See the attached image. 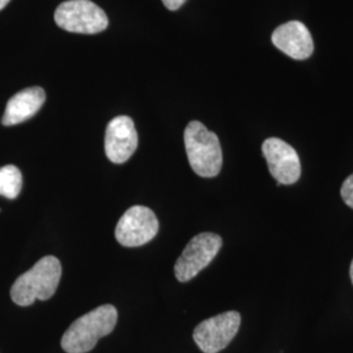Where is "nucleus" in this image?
<instances>
[{"instance_id":"f257e3e1","label":"nucleus","mask_w":353,"mask_h":353,"mask_svg":"<svg viewBox=\"0 0 353 353\" xmlns=\"http://www.w3.org/2000/svg\"><path fill=\"white\" fill-rule=\"evenodd\" d=\"M62 265L58 258L49 255L16 279L11 288V299L19 306H30L36 300L46 301L58 290Z\"/></svg>"},{"instance_id":"9d476101","label":"nucleus","mask_w":353,"mask_h":353,"mask_svg":"<svg viewBox=\"0 0 353 353\" xmlns=\"http://www.w3.org/2000/svg\"><path fill=\"white\" fill-rule=\"evenodd\" d=\"M272 43L296 61L307 59L314 51L312 34L301 21H290L276 28L272 33Z\"/></svg>"},{"instance_id":"f8f14e48","label":"nucleus","mask_w":353,"mask_h":353,"mask_svg":"<svg viewBox=\"0 0 353 353\" xmlns=\"http://www.w3.org/2000/svg\"><path fill=\"white\" fill-rule=\"evenodd\" d=\"M23 188V174L14 165L0 168V195L7 199H16Z\"/></svg>"},{"instance_id":"20e7f679","label":"nucleus","mask_w":353,"mask_h":353,"mask_svg":"<svg viewBox=\"0 0 353 353\" xmlns=\"http://www.w3.org/2000/svg\"><path fill=\"white\" fill-rule=\"evenodd\" d=\"M55 23L63 30L80 34H97L109 26L103 10L90 0H67L58 6Z\"/></svg>"},{"instance_id":"39448f33","label":"nucleus","mask_w":353,"mask_h":353,"mask_svg":"<svg viewBox=\"0 0 353 353\" xmlns=\"http://www.w3.org/2000/svg\"><path fill=\"white\" fill-rule=\"evenodd\" d=\"M221 246V237L214 233L205 232L191 239L181 256L176 259L174 265L176 280L186 283L195 278L214 261Z\"/></svg>"},{"instance_id":"6e6552de","label":"nucleus","mask_w":353,"mask_h":353,"mask_svg":"<svg viewBox=\"0 0 353 353\" xmlns=\"http://www.w3.org/2000/svg\"><path fill=\"white\" fill-rule=\"evenodd\" d=\"M268 170L278 185H293L301 176V163L296 150L279 138H268L262 145Z\"/></svg>"},{"instance_id":"4468645a","label":"nucleus","mask_w":353,"mask_h":353,"mask_svg":"<svg viewBox=\"0 0 353 353\" xmlns=\"http://www.w3.org/2000/svg\"><path fill=\"white\" fill-rule=\"evenodd\" d=\"M163 3L169 11H176L186 3V0H163Z\"/></svg>"},{"instance_id":"ddd939ff","label":"nucleus","mask_w":353,"mask_h":353,"mask_svg":"<svg viewBox=\"0 0 353 353\" xmlns=\"http://www.w3.org/2000/svg\"><path fill=\"white\" fill-rule=\"evenodd\" d=\"M341 195L344 203L353 210V174H351L343 182Z\"/></svg>"},{"instance_id":"7ed1b4c3","label":"nucleus","mask_w":353,"mask_h":353,"mask_svg":"<svg viewBox=\"0 0 353 353\" xmlns=\"http://www.w3.org/2000/svg\"><path fill=\"white\" fill-rule=\"evenodd\" d=\"M185 147L191 169L203 178H214L223 166V151L217 135L198 121L185 130Z\"/></svg>"},{"instance_id":"1a4fd4ad","label":"nucleus","mask_w":353,"mask_h":353,"mask_svg":"<svg viewBox=\"0 0 353 353\" xmlns=\"http://www.w3.org/2000/svg\"><path fill=\"white\" fill-rule=\"evenodd\" d=\"M138 132L134 121L127 115L115 117L105 134V153L114 164H123L138 148Z\"/></svg>"},{"instance_id":"423d86ee","label":"nucleus","mask_w":353,"mask_h":353,"mask_svg":"<svg viewBox=\"0 0 353 353\" xmlns=\"http://www.w3.org/2000/svg\"><path fill=\"white\" fill-rule=\"evenodd\" d=\"M240 325V313L227 312L203 321L194 330L192 338L202 352H220L234 339Z\"/></svg>"},{"instance_id":"f03ea898","label":"nucleus","mask_w":353,"mask_h":353,"mask_svg":"<svg viewBox=\"0 0 353 353\" xmlns=\"http://www.w3.org/2000/svg\"><path fill=\"white\" fill-rule=\"evenodd\" d=\"M118 321V310L113 305H102L80 316L67 328L62 338V348L67 353H87L97 341L113 331Z\"/></svg>"},{"instance_id":"dca6fc26","label":"nucleus","mask_w":353,"mask_h":353,"mask_svg":"<svg viewBox=\"0 0 353 353\" xmlns=\"http://www.w3.org/2000/svg\"><path fill=\"white\" fill-rule=\"evenodd\" d=\"M350 276H351V280H352V284H353V259H352V263H351V268H350Z\"/></svg>"},{"instance_id":"0eeeda50","label":"nucleus","mask_w":353,"mask_h":353,"mask_svg":"<svg viewBox=\"0 0 353 353\" xmlns=\"http://www.w3.org/2000/svg\"><path fill=\"white\" fill-rule=\"evenodd\" d=\"M159 232V220L153 211L144 205L128 208L115 228V239L126 248L148 243Z\"/></svg>"},{"instance_id":"9b49d317","label":"nucleus","mask_w":353,"mask_h":353,"mask_svg":"<svg viewBox=\"0 0 353 353\" xmlns=\"http://www.w3.org/2000/svg\"><path fill=\"white\" fill-rule=\"evenodd\" d=\"M46 101V93L41 87L26 88L16 93L6 106L1 123L14 126L34 117Z\"/></svg>"},{"instance_id":"2eb2a0df","label":"nucleus","mask_w":353,"mask_h":353,"mask_svg":"<svg viewBox=\"0 0 353 353\" xmlns=\"http://www.w3.org/2000/svg\"><path fill=\"white\" fill-rule=\"evenodd\" d=\"M10 1H11V0H0V11H1Z\"/></svg>"}]
</instances>
